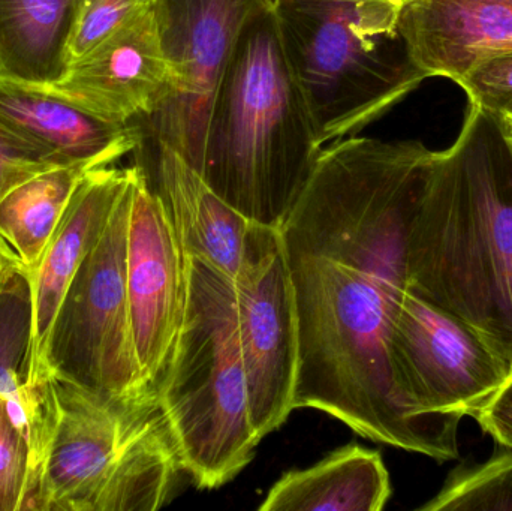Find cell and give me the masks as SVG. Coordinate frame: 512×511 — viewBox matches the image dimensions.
<instances>
[{"mask_svg": "<svg viewBox=\"0 0 512 511\" xmlns=\"http://www.w3.org/2000/svg\"><path fill=\"white\" fill-rule=\"evenodd\" d=\"M131 170L126 290L138 365L156 395L185 311V252L140 165Z\"/></svg>", "mask_w": 512, "mask_h": 511, "instance_id": "cell-11", "label": "cell"}, {"mask_svg": "<svg viewBox=\"0 0 512 511\" xmlns=\"http://www.w3.org/2000/svg\"><path fill=\"white\" fill-rule=\"evenodd\" d=\"M96 170V168H95ZM84 167H51L21 182L0 200V243L32 272L53 237Z\"/></svg>", "mask_w": 512, "mask_h": 511, "instance_id": "cell-19", "label": "cell"}, {"mask_svg": "<svg viewBox=\"0 0 512 511\" xmlns=\"http://www.w3.org/2000/svg\"><path fill=\"white\" fill-rule=\"evenodd\" d=\"M433 155L420 141H333L280 234L300 338L294 410L322 411L367 440L442 462L459 459L457 435L406 410L390 363L409 288L408 231Z\"/></svg>", "mask_w": 512, "mask_h": 511, "instance_id": "cell-1", "label": "cell"}, {"mask_svg": "<svg viewBox=\"0 0 512 511\" xmlns=\"http://www.w3.org/2000/svg\"><path fill=\"white\" fill-rule=\"evenodd\" d=\"M270 0H155L162 48L173 75L167 101L144 119L149 137L173 147L198 171L210 107L234 45Z\"/></svg>", "mask_w": 512, "mask_h": 511, "instance_id": "cell-10", "label": "cell"}, {"mask_svg": "<svg viewBox=\"0 0 512 511\" xmlns=\"http://www.w3.org/2000/svg\"><path fill=\"white\" fill-rule=\"evenodd\" d=\"M234 284L249 408L262 440L294 411L300 363L297 305L280 228L252 222Z\"/></svg>", "mask_w": 512, "mask_h": 511, "instance_id": "cell-9", "label": "cell"}, {"mask_svg": "<svg viewBox=\"0 0 512 511\" xmlns=\"http://www.w3.org/2000/svg\"><path fill=\"white\" fill-rule=\"evenodd\" d=\"M321 150L268 2L246 21L219 81L198 173L249 222L280 228Z\"/></svg>", "mask_w": 512, "mask_h": 511, "instance_id": "cell-4", "label": "cell"}, {"mask_svg": "<svg viewBox=\"0 0 512 511\" xmlns=\"http://www.w3.org/2000/svg\"><path fill=\"white\" fill-rule=\"evenodd\" d=\"M420 511H512V450L454 470L441 491Z\"/></svg>", "mask_w": 512, "mask_h": 511, "instance_id": "cell-21", "label": "cell"}, {"mask_svg": "<svg viewBox=\"0 0 512 511\" xmlns=\"http://www.w3.org/2000/svg\"><path fill=\"white\" fill-rule=\"evenodd\" d=\"M501 119L502 126H504L505 132H507L508 138L512 143V114H505V116H499Z\"/></svg>", "mask_w": 512, "mask_h": 511, "instance_id": "cell-28", "label": "cell"}, {"mask_svg": "<svg viewBox=\"0 0 512 511\" xmlns=\"http://www.w3.org/2000/svg\"><path fill=\"white\" fill-rule=\"evenodd\" d=\"M474 420L484 434L495 440L496 446L512 450V372L495 398Z\"/></svg>", "mask_w": 512, "mask_h": 511, "instance_id": "cell-26", "label": "cell"}, {"mask_svg": "<svg viewBox=\"0 0 512 511\" xmlns=\"http://www.w3.org/2000/svg\"><path fill=\"white\" fill-rule=\"evenodd\" d=\"M186 302L158 396L188 479L218 489L255 456L236 284L185 254Z\"/></svg>", "mask_w": 512, "mask_h": 511, "instance_id": "cell-5", "label": "cell"}, {"mask_svg": "<svg viewBox=\"0 0 512 511\" xmlns=\"http://www.w3.org/2000/svg\"><path fill=\"white\" fill-rule=\"evenodd\" d=\"M322 147L363 129L426 80L399 32L402 0H270Z\"/></svg>", "mask_w": 512, "mask_h": 511, "instance_id": "cell-6", "label": "cell"}, {"mask_svg": "<svg viewBox=\"0 0 512 511\" xmlns=\"http://www.w3.org/2000/svg\"><path fill=\"white\" fill-rule=\"evenodd\" d=\"M20 511H156L188 477L158 398L107 401L48 372L27 381Z\"/></svg>", "mask_w": 512, "mask_h": 511, "instance_id": "cell-3", "label": "cell"}, {"mask_svg": "<svg viewBox=\"0 0 512 511\" xmlns=\"http://www.w3.org/2000/svg\"><path fill=\"white\" fill-rule=\"evenodd\" d=\"M469 98L495 116L512 114V53L478 63L456 81Z\"/></svg>", "mask_w": 512, "mask_h": 511, "instance_id": "cell-24", "label": "cell"}, {"mask_svg": "<svg viewBox=\"0 0 512 511\" xmlns=\"http://www.w3.org/2000/svg\"><path fill=\"white\" fill-rule=\"evenodd\" d=\"M153 6L155 0H83L72 41V60L83 56L114 30Z\"/></svg>", "mask_w": 512, "mask_h": 511, "instance_id": "cell-23", "label": "cell"}, {"mask_svg": "<svg viewBox=\"0 0 512 511\" xmlns=\"http://www.w3.org/2000/svg\"><path fill=\"white\" fill-rule=\"evenodd\" d=\"M394 387L409 413L456 434L511 375L495 350L459 318L406 291L390 338Z\"/></svg>", "mask_w": 512, "mask_h": 511, "instance_id": "cell-8", "label": "cell"}, {"mask_svg": "<svg viewBox=\"0 0 512 511\" xmlns=\"http://www.w3.org/2000/svg\"><path fill=\"white\" fill-rule=\"evenodd\" d=\"M409 290L475 330L512 372V143L469 104L435 152L406 245Z\"/></svg>", "mask_w": 512, "mask_h": 511, "instance_id": "cell-2", "label": "cell"}, {"mask_svg": "<svg viewBox=\"0 0 512 511\" xmlns=\"http://www.w3.org/2000/svg\"><path fill=\"white\" fill-rule=\"evenodd\" d=\"M0 123L56 167H108L137 149L140 126L120 125L44 84L0 78Z\"/></svg>", "mask_w": 512, "mask_h": 511, "instance_id": "cell-13", "label": "cell"}, {"mask_svg": "<svg viewBox=\"0 0 512 511\" xmlns=\"http://www.w3.org/2000/svg\"><path fill=\"white\" fill-rule=\"evenodd\" d=\"M399 32L424 77L456 83L478 63L512 53V0H402Z\"/></svg>", "mask_w": 512, "mask_h": 511, "instance_id": "cell-15", "label": "cell"}, {"mask_svg": "<svg viewBox=\"0 0 512 511\" xmlns=\"http://www.w3.org/2000/svg\"><path fill=\"white\" fill-rule=\"evenodd\" d=\"M53 87L96 116L120 125L152 116L173 89L155 6L72 60L63 80Z\"/></svg>", "mask_w": 512, "mask_h": 511, "instance_id": "cell-12", "label": "cell"}, {"mask_svg": "<svg viewBox=\"0 0 512 511\" xmlns=\"http://www.w3.org/2000/svg\"><path fill=\"white\" fill-rule=\"evenodd\" d=\"M83 0H0V78L54 86L72 63Z\"/></svg>", "mask_w": 512, "mask_h": 511, "instance_id": "cell-18", "label": "cell"}, {"mask_svg": "<svg viewBox=\"0 0 512 511\" xmlns=\"http://www.w3.org/2000/svg\"><path fill=\"white\" fill-rule=\"evenodd\" d=\"M29 444L26 422L0 396V511H20L26 488Z\"/></svg>", "mask_w": 512, "mask_h": 511, "instance_id": "cell-22", "label": "cell"}, {"mask_svg": "<svg viewBox=\"0 0 512 511\" xmlns=\"http://www.w3.org/2000/svg\"><path fill=\"white\" fill-rule=\"evenodd\" d=\"M141 138L137 164L161 200L183 252L231 281L239 278L249 222L222 200L173 147Z\"/></svg>", "mask_w": 512, "mask_h": 511, "instance_id": "cell-14", "label": "cell"}, {"mask_svg": "<svg viewBox=\"0 0 512 511\" xmlns=\"http://www.w3.org/2000/svg\"><path fill=\"white\" fill-rule=\"evenodd\" d=\"M131 179L129 167L128 185L72 278L29 381L48 372L107 401L158 398L138 365L126 290Z\"/></svg>", "mask_w": 512, "mask_h": 511, "instance_id": "cell-7", "label": "cell"}, {"mask_svg": "<svg viewBox=\"0 0 512 511\" xmlns=\"http://www.w3.org/2000/svg\"><path fill=\"white\" fill-rule=\"evenodd\" d=\"M129 180V168L102 167L84 174L32 275L35 300L32 375L60 302L93 246L101 239ZM30 378V377H29Z\"/></svg>", "mask_w": 512, "mask_h": 511, "instance_id": "cell-16", "label": "cell"}, {"mask_svg": "<svg viewBox=\"0 0 512 511\" xmlns=\"http://www.w3.org/2000/svg\"><path fill=\"white\" fill-rule=\"evenodd\" d=\"M33 335L32 275L18 267L0 287V396L17 408L32 369Z\"/></svg>", "mask_w": 512, "mask_h": 511, "instance_id": "cell-20", "label": "cell"}, {"mask_svg": "<svg viewBox=\"0 0 512 511\" xmlns=\"http://www.w3.org/2000/svg\"><path fill=\"white\" fill-rule=\"evenodd\" d=\"M51 167L56 165L0 123V200L24 180ZM0 248L5 249L2 243Z\"/></svg>", "mask_w": 512, "mask_h": 511, "instance_id": "cell-25", "label": "cell"}, {"mask_svg": "<svg viewBox=\"0 0 512 511\" xmlns=\"http://www.w3.org/2000/svg\"><path fill=\"white\" fill-rule=\"evenodd\" d=\"M390 497V474L382 456L349 444L312 467L283 474L259 510L381 511Z\"/></svg>", "mask_w": 512, "mask_h": 511, "instance_id": "cell-17", "label": "cell"}, {"mask_svg": "<svg viewBox=\"0 0 512 511\" xmlns=\"http://www.w3.org/2000/svg\"><path fill=\"white\" fill-rule=\"evenodd\" d=\"M21 266L14 257H12L9 252H6L5 249L0 248V287L5 284L6 279L15 272Z\"/></svg>", "mask_w": 512, "mask_h": 511, "instance_id": "cell-27", "label": "cell"}]
</instances>
